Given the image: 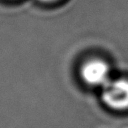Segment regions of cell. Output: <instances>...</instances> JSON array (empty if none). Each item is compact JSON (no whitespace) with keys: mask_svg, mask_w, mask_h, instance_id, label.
<instances>
[{"mask_svg":"<svg viewBox=\"0 0 128 128\" xmlns=\"http://www.w3.org/2000/svg\"><path fill=\"white\" fill-rule=\"evenodd\" d=\"M102 87V100L108 107L115 110H124L128 108L127 80H109Z\"/></svg>","mask_w":128,"mask_h":128,"instance_id":"cell-1","label":"cell"},{"mask_svg":"<svg viewBox=\"0 0 128 128\" xmlns=\"http://www.w3.org/2000/svg\"><path fill=\"white\" fill-rule=\"evenodd\" d=\"M42 1H53V0H42Z\"/></svg>","mask_w":128,"mask_h":128,"instance_id":"cell-3","label":"cell"},{"mask_svg":"<svg viewBox=\"0 0 128 128\" xmlns=\"http://www.w3.org/2000/svg\"><path fill=\"white\" fill-rule=\"evenodd\" d=\"M81 76L87 84L103 86L109 81L108 65L102 60H89L82 66Z\"/></svg>","mask_w":128,"mask_h":128,"instance_id":"cell-2","label":"cell"}]
</instances>
